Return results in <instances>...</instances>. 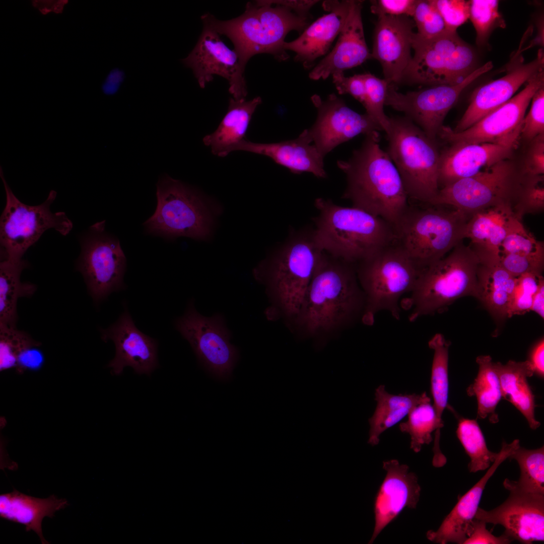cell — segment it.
Returning a JSON list of instances; mask_svg holds the SVG:
<instances>
[{
	"label": "cell",
	"instance_id": "cell-1",
	"mask_svg": "<svg viewBox=\"0 0 544 544\" xmlns=\"http://www.w3.org/2000/svg\"><path fill=\"white\" fill-rule=\"evenodd\" d=\"M364 306L356 264L322 250L293 322L306 335L315 336L347 325Z\"/></svg>",
	"mask_w": 544,
	"mask_h": 544
},
{
	"label": "cell",
	"instance_id": "cell-2",
	"mask_svg": "<svg viewBox=\"0 0 544 544\" xmlns=\"http://www.w3.org/2000/svg\"><path fill=\"white\" fill-rule=\"evenodd\" d=\"M379 135L378 132L365 135L350 158L337 161L347 179L342 198L395 228L409 207V197L397 169L380 146Z\"/></svg>",
	"mask_w": 544,
	"mask_h": 544
},
{
	"label": "cell",
	"instance_id": "cell-3",
	"mask_svg": "<svg viewBox=\"0 0 544 544\" xmlns=\"http://www.w3.org/2000/svg\"><path fill=\"white\" fill-rule=\"evenodd\" d=\"M314 235L319 247L356 264L397 241L395 228L361 209L339 206L330 199L314 201Z\"/></svg>",
	"mask_w": 544,
	"mask_h": 544
},
{
	"label": "cell",
	"instance_id": "cell-4",
	"mask_svg": "<svg viewBox=\"0 0 544 544\" xmlns=\"http://www.w3.org/2000/svg\"><path fill=\"white\" fill-rule=\"evenodd\" d=\"M322 250L313 228L292 232L286 241L255 270L271 301L270 316L294 321L312 277Z\"/></svg>",
	"mask_w": 544,
	"mask_h": 544
},
{
	"label": "cell",
	"instance_id": "cell-5",
	"mask_svg": "<svg viewBox=\"0 0 544 544\" xmlns=\"http://www.w3.org/2000/svg\"><path fill=\"white\" fill-rule=\"evenodd\" d=\"M275 5L261 1L254 4L248 2L244 13L237 18L222 21L207 13L201 19L203 24L231 41L241 66L245 70L248 60L256 54H270L280 61L288 59L289 55L284 48L286 36L293 30H304L309 25L307 16Z\"/></svg>",
	"mask_w": 544,
	"mask_h": 544
},
{
	"label": "cell",
	"instance_id": "cell-6",
	"mask_svg": "<svg viewBox=\"0 0 544 544\" xmlns=\"http://www.w3.org/2000/svg\"><path fill=\"white\" fill-rule=\"evenodd\" d=\"M480 260L469 245L460 242L442 258L424 268L412 291L401 302L413 309L409 319L444 310L459 298L478 299V269Z\"/></svg>",
	"mask_w": 544,
	"mask_h": 544
},
{
	"label": "cell",
	"instance_id": "cell-7",
	"mask_svg": "<svg viewBox=\"0 0 544 544\" xmlns=\"http://www.w3.org/2000/svg\"><path fill=\"white\" fill-rule=\"evenodd\" d=\"M426 205L409 206L395 227L397 242L423 269L462 242L471 217L450 206Z\"/></svg>",
	"mask_w": 544,
	"mask_h": 544
},
{
	"label": "cell",
	"instance_id": "cell-8",
	"mask_svg": "<svg viewBox=\"0 0 544 544\" xmlns=\"http://www.w3.org/2000/svg\"><path fill=\"white\" fill-rule=\"evenodd\" d=\"M356 268L365 296L362 321L368 325L381 310L399 318L400 298L412 292L423 270L397 241L358 263Z\"/></svg>",
	"mask_w": 544,
	"mask_h": 544
},
{
	"label": "cell",
	"instance_id": "cell-9",
	"mask_svg": "<svg viewBox=\"0 0 544 544\" xmlns=\"http://www.w3.org/2000/svg\"><path fill=\"white\" fill-rule=\"evenodd\" d=\"M387 153L408 197L428 204L438 194L440 153L436 142L407 117H389Z\"/></svg>",
	"mask_w": 544,
	"mask_h": 544
},
{
	"label": "cell",
	"instance_id": "cell-10",
	"mask_svg": "<svg viewBox=\"0 0 544 544\" xmlns=\"http://www.w3.org/2000/svg\"><path fill=\"white\" fill-rule=\"evenodd\" d=\"M0 177L4 183L6 203L0 218L1 259L20 260L27 249L47 230L53 229L62 235L68 234L73 223L65 213H53L51 205L56 192L51 190L41 204L30 206L22 202L7 183L2 166Z\"/></svg>",
	"mask_w": 544,
	"mask_h": 544
},
{
	"label": "cell",
	"instance_id": "cell-11",
	"mask_svg": "<svg viewBox=\"0 0 544 544\" xmlns=\"http://www.w3.org/2000/svg\"><path fill=\"white\" fill-rule=\"evenodd\" d=\"M412 49L414 54L401 81L429 86L455 85L475 70L474 51L457 32L446 31L430 39L420 38L415 32Z\"/></svg>",
	"mask_w": 544,
	"mask_h": 544
},
{
	"label": "cell",
	"instance_id": "cell-12",
	"mask_svg": "<svg viewBox=\"0 0 544 544\" xmlns=\"http://www.w3.org/2000/svg\"><path fill=\"white\" fill-rule=\"evenodd\" d=\"M157 205L145 223L149 234L167 239H201L210 233L213 220L203 197L179 180L166 175L157 184Z\"/></svg>",
	"mask_w": 544,
	"mask_h": 544
},
{
	"label": "cell",
	"instance_id": "cell-13",
	"mask_svg": "<svg viewBox=\"0 0 544 544\" xmlns=\"http://www.w3.org/2000/svg\"><path fill=\"white\" fill-rule=\"evenodd\" d=\"M105 222L90 227L81 241L77 267L89 294L99 304L112 293L126 288V259L118 239L105 231Z\"/></svg>",
	"mask_w": 544,
	"mask_h": 544
},
{
	"label": "cell",
	"instance_id": "cell-14",
	"mask_svg": "<svg viewBox=\"0 0 544 544\" xmlns=\"http://www.w3.org/2000/svg\"><path fill=\"white\" fill-rule=\"evenodd\" d=\"M518 185L512 165L504 160L440 189L428 204L450 206L470 215L503 203L513 207Z\"/></svg>",
	"mask_w": 544,
	"mask_h": 544
},
{
	"label": "cell",
	"instance_id": "cell-15",
	"mask_svg": "<svg viewBox=\"0 0 544 544\" xmlns=\"http://www.w3.org/2000/svg\"><path fill=\"white\" fill-rule=\"evenodd\" d=\"M493 66L491 61L487 62L457 85L430 86L404 94L398 92L395 85L389 84L385 104L403 112L430 139L436 142L445 116L462 92Z\"/></svg>",
	"mask_w": 544,
	"mask_h": 544
},
{
	"label": "cell",
	"instance_id": "cell-16",
	"mask_svg": "<svg viewBox=\"0 0 544 544\" xmlns=\"http://www.w3.org/2000/svg\"><path fill=\"white\" fill-rule=\"evenodd\" d=\"M176 329L190 344L198 361L213 376L228 379L237 362L238 353L230 342V334L219 314L206 317L190 302L184 314L175 322Z\"/></svg>",
	"mask_w": 544,
	"mask_h": 544
},
{
	"label": "cell",
	"instance_id": "cell-17",
	"mask_svg": "<svg viewBox=\"0 0 544 544\" xmlns=\"http://www.w3.org/2000/svg\"><path fill=\"white\" fill-rule=\"evenodd\" d=\"M311 100L317 109V116L313 125L305 130L323 157L359 134L366 135L382 130L367 114L352 110L335 94H329L325 100L315 94Z\"/></svg>",
	"mask_w": 544,
	"mask_h": 544
},
{
	"label": "cell",
	"instance_id": "cell-18",
	"mask_svg": "<svg viewBox=\"0 0 544 544\" xmlns=\"http://www.w3.org/2000/svg\"><path fill=\"white\" fill-rule=\"evenodd\" d=\"M509 491L507 499L488 511L479 507L474 518L505 528L504 533L513 541L529 544L544 540V494L526 492L503 482Z\"/></svg>",
	"mask_w": 544,
	"mask_h": 544
},
{
	"label": "cell",
	"instance_id": "cell-19",
	"mask_svg": "<svg viewBox=\"0 0 544 544\" xmlns=\"http://www.w3.org/2000/svg\"><path fill=\"white\" fill-rule=\"evenodd\" d=\"M181 61L192 69L200 88H205L214 75H218L228 81L229 92L234 99H245L247 91L244 70L241 66L238 54L224 43L220 35L209 25L203 24L195 46Z\"/></svg>",
	"mask_w": 544,
	"mask_h": 544
},
{
	"label": "cell",
	"instance_id": "cell-20",
	"mask_svg": "<svg viewBox=\"0 0 544 544\" xmlns=\"http://www.w3.org/2000/svg\"><path fill=\"white\" fill-rule=\"evenodd\" d=\"M526 83L518 94L468 128L456 132L443 125L438 136L450 144H465L496 142L509 135L522 124L533 95L544 86L543 69Z\"/></svg>",
	"mask_w": 544,
	"mask_h": 544
},
{
	"label": "cell",
	"instance_id": "cell-21",
	"mask_svg": "<svg viewBox=\"0 0 544 544\" xmlns=\"http://www.w3.org/2000/svg\"><path fill=\"white\" fill-rule=\"evenodd\" d=\"M521 126L496 142L451 144L440 154L439 189L506 160L518 146Z\"/></svg>",
	"mask_w": 544,
	"mask_h": 544
},
{
	"label": "cell",
	"instance_id": "cell-22",
	"mask_svg": "<svg viewBox=\"0 0 544 544\" xmlns=\"http://www.w3.org/2000/svg\"><path fill=\"white\" fill-rule=\"evenodd\" d=\"M100 331L103 341L111 340L115 345V356L107 366L112 374L120 375L128 366L138 374L150 376L159 367L157 341L137 327L125 303L116 321Z\"/></svg>",
	"mask_w": 544,
	"mask_h": 544
},
{
	"label": "cell",
	"instance_id": "cell-23",
	"mask_svg": "<svg viewBox=\"0 0 544 544\" xmlns=\"http://www.w3.org/2000/svg\"><path fill=\"white\" fill-rule=\"evenodd\" d=\"M415 25L409 16L378 17L373 35L372 58L381 65L389 84L400 83L412 57L411 49Z\"/></svg>",
	"mask_w": 544,
	"mask_h": 544
},
{
	"label": "cell",
	"instance_id": "cell-24",
	"mask_svg": "<svg viewBox=\"0 0 544 544\" xmlns=\"http://www.w3.org/2000/svg\"><path fill=\"white\" fill-rule=\"evenodd\" d=\"M544 56L541 49L536 57L526 63L513 65L506 75L477 89L472 93L470 103L453 131L461 132L475 124L508 101L520 88L530 78L543 69Z\"/></svg>",
	"mask_w": 544,
	"mask_h": 544
},
{
	"label": "cell",
	"instance_id": "cell-25",
	"mask_svg": "<svg viewBox=\"0 0 544 544\" xmlns=\"http://www.w3.org/2000/svg\"><path fill=\"white\" fill-rule=\"evenodd\" d=\"M383 468L386 473L375 498V525L369 543H373L404 508H416L420 496L418 477L410 471L408 465L391 459L383 462Z\"/></svg>",
	"mask_w": 544,
	"mask_h": 544
},
{
	"label": "cell",
	"instance_id": "cell-26",
	"mask_svg": "<svg viewBox=\"0 0 544 544\" xmlns=\"http://www.w3.org/2000/svg\"><path fill=\"white\" fill-rule=\"evenodd\" d=\"M519 444L518 439L510 443L503 442L497 458L486 474L458 499L436 530H430L427 532V538L429 540L440 544L448 542L463 544L471 531L473 521L488 481Z\"/></svg>",
	"mask_w": 544,
	"mask_h": 544
},
{
	"label": "cell",
	"instance_id": "cell-27",
	"mask_svg": "<svg viewBox=\"0 0 544 544\" xmlns=\"http://www.w3.org/2000/svg\"><path fill=\"white\" fill-rule=\"evenodd\" d=\"M362 4L361 1L351 0L348 17L335 45L310 72V79H326L335 72H344L372 58L365 38Z\"/></svg>",
	"mask_w": 544,
	"mask_h": 544
},
{
	"label": "cell",
	"instance_id": "cell-28",
	"mask_svg": "<svg viewBox=\"0 0 544 544\" xmlns=\"http://www.w3.org/2000/svg\"><path fill=\"white\" fill-rule=\"evenodd\" d=\"M351 0L326 1L323 8L329 12L308 26L301 35L290 42H285L284 48L296 53L294 59L308 69L318 57L325 54L335 38L339 35L348 17Z\"/></svg>",
	"mask_w": 544,
	"mask_h": 544
},
{
	"label": "cell",
	"instance_id": "cell-29",
	"mask_svg": "<svg viewBox=\"0 0 544 544\" xmlns=\"http://www.w3.org/2000/svg\"><path fill=\"white\" fill-rule=\"evenodd\" d=\"M304 130L296 139L276 143L241 142L235 149L265 156L294 174L311 173L317 178L327 177L324 168V157L319 152Z\"/></svg>",
	"mask_w": 544,
	"mask_h": 544
},
{
	"label": "cell",
	"instance_id": "cell-30",
	"mask_svg": "<svg viewBox=\"0 0 544 544\" xmlns=\"http://www.w3.org/2000/svg\"><path fill=\"white\" fill-rule=\"evenodd\" d=\"M510 203H503L473 213L466 225L465 238L481 261H498L501 245L517 217Z\"/></svg>",
	"mask_w": 544,
	"mask_h": 544
},
{
	"label": "cell",
	"instance_id": "cell-31",
	"mask_svg": "<svg viewBox=\"0 0 544 544\" xmlns=\"http://www.w3.org/2000/svg\"><path fill=\"white\" fill-rule=\"evenodd\" d=\"M68 505L66 499L58 498L54 495L39 498L14 489L0 495V517L24 525L26 531L33 530L38 535L42 543H49L43 536L42 520L46 516L52 518L56 511Z\"/></svg>",
	"mask_w": 544,
	"mask_h": 544
},
{
	"label": "cell",
	"instance_id": "cell-32",
	"mask_svg": "<svg viewBox=\"0 0 544 544\" xmlns=\"http://www.w3.org/2000/svg\"><path fill=\"white\" fill-rule=\"evenodd\" d=\"M261 102L258 96L249 101L230 98L227 113L216 130L203 138L204 144L219 157H225L234 151L245 140L252 115Z\"/></svg>",
	"mask_w": 544,
	"mask_h": 544
},
{
	"label": "cell",
	"instance_id": "cell-33",
	"mask_svg": "<svg viewBox=\"0 0 544 544\" xmlns=\"http://www.w3.org/2000/svg\"><path fill=\"white\" fill-rule=\"evenodd\" d=\"M494 366L499 378L502 398L522 414L531 429L538 428L540 423L535 417L534 395L527 380L534 373L528 360H509L505 364L494 362Z\"/></svg>",
	"mask_w": 544,
	"mask_h": 544
},
{
	"label": "cell",
	"instance_id": "cell-34",
	"mask_svg": "<svg viewBox=\"0 0 544 544\" xmlns=\"http://www.w3.org/2000/svg\"><path fill=\"white\" fill-rule=\"evenodd\" d=\"M516 278L499 261H480L478 269V299L498 321L508 318V311Z\"/></svg>",
	"mask_w": 544,
	"mask_h": 544
},
{
	"label": "cell",
	"instance_id": "cell-35",
	"mask_svg": "<svg viewBox=\"0 0 544 544\" xmlns=\"http://www.w3.org/2000/svg\"><path fill=\"white\" fill-rule=\"evenodd\" d=\"M377 405L372 416L369 419L370 430L368 442L372 446L377 445L381 434L407 416L416 405L430 398L425 392L421 394H392L385 390L384 385L375 390Z\"/></svg>",
	"mask_w": 544,
	"mask_h": 544
},
{
	"label": "cell",
	"instance_id": "cell-36",
	"mask_svg": "<svg viewBox=\"0 0 544 544\" xmlns=\"http://www.w3.org/2000/svg\"><path fill=\"white\" fill-rule=\"evenodd\" d=\"M27 266V262L23 259L1 261L0 325L16 327L19 299L30 297L36 291V286L34 284L21 281V273Z\"/></svg>",
	"mask_w": 544,
	"mask_h": 544
},
{
	"label": "cell",
	"instance_id": "cell-37",
	"mask_svg": "<svg viewBox=\"0 0 544 544\" xmlns=\"http://www.w3.org/2000/svg\"><path fill=\"white\" fill-rule=\"evenodd\" d=\"M434 351L431 376V390L433 399L437 429L435 432L433 451L435 457L442 455L439 447L440 431L444 424L442 414L448 404L449 394L448 359L450 342L441 333H436L428 343Z\"/></svg>",
	"mask_w": 544,
	"mask_h": 544
},
{
	"label": "cell",
	"instance_id": "cell-38",
	"mask_svg": "<svg viewBox=\"0 0 544 544\" xmlns=\"http://www.w3.org/2000/svg\"><path fill=\"white\" fill-rule=\"evenodd\" d=\"M479 366L477 377L467 388L469 396H475L477 401V418L488 419L490 422H498L496 409L502 398L500 382L489 355H480L476 359Z\"/></svg>",
	"mask_w": 544,
	"mask_h": 544
},
{
	"label": "cell",
	"instance_id": "cell-39",
	"mask_svg": "<svg viewBox=\"0 0 544 544\" xmlns=\"http://www.w3.org/2000/svg\"><path fill=\"white\" fill-rule=\"evenodd\" d=\"M518 463L520 475L517 481L506 479L512 486L523 491L544 494V447L528 449L518 445L508 457Z\"/></svg>",
	"mask_w": 544,
	"mask_h": 544
},
{
	"label": "cell",
	"instance_id": "cell-40",
	"mask_svg": "<svg viewBox=\"0 0 544 544\" xmlns=\"http://www.w3.org/2000/svg\"><path fill=\"white\" fill-rule=\"evenodd\" d=\"M457 437L470 458V472L488 469L497 458L499 452L490 451L483 433L475 420L461 418L456 430Z\"/></svg>",
	"mask_w": 544,
	"mask_h": 544
},
{
	"label": "cell",
	"instance_id": "cell-41",
	"mask_svg": "<svg viewBox=\"0 0 544 544\" xmlns=\"http://www.w3.org/2000/svg\"><path fill=\"white\" fill-rule=\"evenodd\" d=\"M407 416V420L399 424V430L410 435L411 449L418 453L424 445L432 441V434L437 429L436 414L431 400L415 406Z\"/></svg>",
	"mask_w": 544,
	"mask_h": 544
},
{
	"label": "cell",
	"instance_id": "cell-42",
	"mask_svg": "<svg viewBox=\"0 0 544 544\" xmlns=\"http://www.w3.org/2000/svg\"><path fill=\"white\" fill-rule=\"evenodd\" d=\"M503 255L544 261L543 243L525 228L521 217L513 220L501 245L499 257Z\"/></svg>",
	"mask_w": 544,
	"mask_h": 544
},
{
	"label": "cell",
	"instance_id": "cell-43",
	"mask_svg": "<svg viewBox=\"0 0 544 544\" xmlns=\"http://www.w3.org/2000/svg\"><path fill=\"white\" fill-rule=\"evenodd\" d=\"M40 344L17 327L0 325L1 371L16 368L18 360L26 352Z\"/></svg>",
	"mask_w": 544,
	"mask_h": 544
},
{
	"label": "cell",
	"instance_id": "cell-44",
	"mask_svg": "<svg viewBox=\"0 0 544 544\" xmlns=\"http://www.w3.org/2000/svg\"><path fill=\"white\" fill-rule=\"evenodd\" d=\"M366 94L363 106L366 112L386 133L390 128L389 117L384 112V106L389 83L384 79L363 74Z\"/></svg>",
	"mask_w": 544,
	"mask_h": 544
},
{
	"label": "cell",
	"instance_id": "cell-45",
	"mask_svg": "<svg viewBox=\"0 0 544 544\" xmlns=\"http://www.w3.org/2000/svg\"><path fill=\"white\" fill-rule=\"evenodd\" d=\"M469 18L477 33V43L483 45L496 26L502 27L503 22L496 0L469 1Z\"/></svg>",
	"mask_w": 544,
	"mask_h": 544
},
{
	"label": "cell",
	"instance_id": "cell-46",
	"mask_svg": "<svg viewBox=\"0 0 544 544\" xmlns=\"http://www.w3.org/2000/svg\"><path fill=\"white\" fill-rule=\"evenodd\" d=\"M412 18L420 38H432L447 31L434 0H417Z\"/></svg>",
	"mask_w": 544,
	"mask_h": 544
},
{
	"label": "cell",
	"instance_id": "cell-47",
	"mask_svg": "<svg viewBox=\"0 0 544 544\" xmlns=\"http://www.w3.org/2000/svg\"><path fill=\"white\" fill-rule=\"evenodd\" d=\"M542 277V275L530 273L517 277L508 308V318L516 315H523L530 311L533 297Z\"/></svg>",
	"mask_w": 544,
	"mask_h": 544
},
{
	"label": "cell",
	"instance_id": "cell-48",
	"mask_svg": "<svg viewBox=\"0 0 544 544\" xmlns=\"http://www.w3.org/2000/svg\"><path fill=\"white\" fill-rule=\"evenodd\" d=\"M523 191L518 190L513 209L523 216L541 212L544 207L543 175L529 176Z\"/></svg>",
	"mask_w": 544,
	"mask_h": 544
},
{
	"label": "cell",
	"instance_id": "cell-49",
	"mask_svg": "<svg viewBox=\"0 0 544 544\" xmlns=\"http://www.w3.org/2000/svg\"><path fill=\"white\" fill-rule=\"evenodd\" d=\"M530 109L522 122L520 137L532 140L544 133V86L539 88L531 99Z\"/></svg>",
	"mask_w": 544,
	"mask_h": 544
},
{
	"label": "cell",
	"instance_id": "cell-50",
	"mask_svg": "<svg viewBox=\"0 0 544 544\" xmlns=\"http://www.w3.org/2000/svg\"><path fill=\"white\" fill-rule=\"evenodd\" d=\"M434 3L448 31L456 32L457 28L469 18V1L434 0Z\"/></svg>",
	"mask_w": 544,
	"mask_h": 544
},
{
	"label": "cell",
	"instance_id": "cell-51",
	"mask_svg": "<svg viewBox=\"0 0 544 544\" xmlns=\"http://www.w3.org/2000/svg\"><path fill=\"white\" fill-rule=\"evenodd\" d=\"M333 83L338 94H349L363 105L366 89L363 74L346 77L344 72H338L332 75Z\"/></svg>",
	"mask_w": 544,
	"mask_h": 544
},
{
	"label": "cell",
	"instance_id": "cell-52",
	"mask_svg": "<svg viewBox=\"0 0 544 544\" xmlns=\"http://www.w3.org/2000/svg\"><path fill=\"white\" fill-rule=\"evenodd\" d=\"M417 0L370 1L371 11L378 17L406 16L412 18Z\"/></svg>",
	"mask_w": 544,
	"mask_h": 544
},
{
	"label": "cell",
	"instance_id": "cell-53",
	"mask_svg": "<svg viewBox=\"0 0 544 544\" xmlns=\"http://www.w3.org/2000/svg\"><path fill=\"white\" fill-rule=\"evenodd\" d=\"M487 523L474 518L471 531L463 544H507L512 541L504 533L499 536L493 535L486 528Z\"/></svg>",
	"mask_w": 544,
	"mask_h": 544
},
{
	"label": "cell",
	"instance_id": "cell-54",
	"mask_svg": "<svg viewBox=\"0 0 544 544\" xmlns=\"http://www.w3.org/2000/svg\"><path fill=\"white\" fill-rule=\"evenodd\" d=\"M525 172L529 176L543 175L544 133L533 139L525 163Z\"/></svg>",
	"mask_w": 544,
	"mask_h": 544
},
{
	"label": "cell",
	"instance_id": "cell-55",
	"mask_svg": "<svg viewBox=\"0 0 544 544\" xmlns=\"http://www.w3.org/2000/svg\"><path fill=\"white\" fill-rule=\"evenodd\" d=\"M534 374L541 378L544 377V339L537 342L531 349L527 360Z\"/></svg>",
	"mask_w": 544,
	"mask_h": 544
},
{
	"label": "cell",
	"instance_id": "cell-56",
	"mask_svg": "<svg viewBox=\"0 0 544 544\" xmlns=\"http://www.w3.org/2000/svg\"><path fill=\"white\" fill-rule=\"evenodd\" d=\"M264 4L269 5H278L285 7L296 13L304 16H307L310 9L318 1H261Z\"/></svg>",
	"mask_w": 544,
	"mask_h": 544
},
{
	"label": "cell",
	"instance_id": "cell-57",
	"mask_svg": "<svg viewBox=\"0 0 544 544\" xmlns=\"http://www.w3.org/2000/svg\"><path fill=\"white\" fill-rule=\"evenodd\" d=\"M67 1H34V7L37 8L43 14L50 12L61 13Z\"/></svg>",
	"mask_w": 544,
	"mask_h": 544
},
{
	"label": "cell",
	"instance_id": "cell-58",
	"mask_svg": "<svg viewBox=\"0 0 544 544\" xmlns=\"http://www.w3.org/2000/svg\"><path fill=\"white\" fill-rule=\"evenodd\" d=\"M530 311L537 314L542 319L544 318V279L540 280L538 289L534 295Z\"/></svg>",
	"mask_w": 544,
	"mask_h": 544
}]
</instances>
